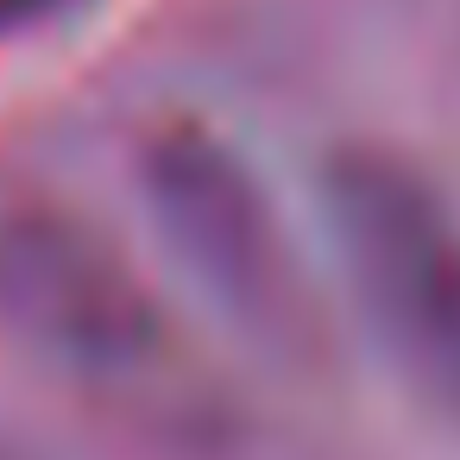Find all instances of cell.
<instances>
[{
	"instance_id": "obj_1",
	"label": "cell",
	"mask_w": 460,
	"mask_h": 460,
	"mask_svg": "<svg viewBox=\"0 0 460 460\" xmlns=\"http://www.w3.org/2000/svg\"><path fill=\"white\" fill-rule=\"evenodd\" d=\"M133 183L164 252L190 284L271 359L315 366L328 347L315 284L252 158L196 114H171L139 139Z\"/></svg>"
},
{
	"instance_id": "obj_3",
	"label": "cell",
	"mask_w": 460,
	"mask_h": 460,
	"mask_svg": "<svg viewBox=\"0 0 460 460\" xmlns=\"http://www.w3.org/2000/svg\"><path fill=\"white\" fill-rule=\"evenodd\" d=\"M322 221L372 341L460 422V208L403 152L341 146L322 158Z\"/></svg>"
},
{
	"instance_id": "obj_4",
	"label": "cell",
	"mask_w": 460,
	"mask_h": 460,
	"mask_svg": "<svg viewBox=\"0 0 460 460\" xmlns=\"http://www.w3.org/2000/svg\"><path fill=\"white\" fill-rule=\"evenodd\" d=\"M64 0H0V32H13V26H26V20H45V13H58Z\"/></svg>"
},
{
	"instance_id": "obj_2",
	"label": "cell",
	"mask_w": 460,
	"mask_h": 460,
	"mask_svg": "<svg viewBox=\"0 0 460 460\" xmlns=\"http://www.w3.org/2000/svg\"><path fill=\"white\" fill-rule=\"evenodd\" d=\"M0 341L102 397H139L183 359L139 259L64 202L0 208Z\"/></svg>"
}]
</instances>
